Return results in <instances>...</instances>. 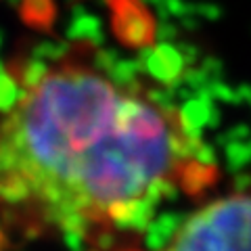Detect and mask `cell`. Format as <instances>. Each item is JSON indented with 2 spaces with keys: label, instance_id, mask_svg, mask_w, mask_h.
Segmentation results:
<instances>
[{
  "label": "cell",
  "instance_id": "obj_1",
  "mask_svg": "<svg viewBox=\"0 0 251 251\" xmlns=\"http://www.w3.org/2000/svg\"><path fill=\"white\" fill-rule=\"evenodd\" d=\"M214 178L174 109L88 61L52 63L0 113V201L67 234L136 228Z\"/></svg>",
  "mask_w": 251,
  "mask_h": 251
},
{
  "label": "cell",
  "instance_id": "obj_2",
  "mask_svg": "<svg viewBox=\"0 0 251 251\" xmlns=\"http://www.w3.org/2000/svg\"><path fill=\"white\" fill-rule=\"evenodd\" d=\"M161 251H251V184L203 203Z\"/></svg>",
  "mask_w": 251,
  "mask_h": 251
}]
</instances>
